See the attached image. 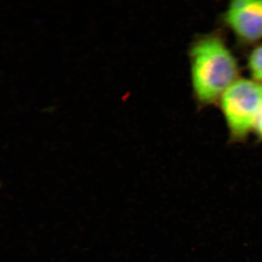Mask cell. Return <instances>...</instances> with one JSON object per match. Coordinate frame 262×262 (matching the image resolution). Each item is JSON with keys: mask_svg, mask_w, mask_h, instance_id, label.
I'll use <instances>...</instances> for the list:
<instances>
[{"mask_svg": "<svg viewBox=\"0 0 262 262\" xmlns=\"http://www.w3.org/2000/svg\"><path fill=\"white\" fill-rule=\"evenodd\" d=\"M189 56L193 93L201 104L214 102L237 80V62L220 37L198 38Z\"/></svg>", "mask_w": 262, "mask_h": 262, "instance_id": "obj_1", "label": "cell"}, {"mask_svg": "<svg viewBox=\"0 0 262 262\" xmlns=\"http://www.w3.org/2000/svg\"><path fill=\"white\" fill-rule=\"evenodd\" d=\"M221 107L232 136L243 139L251 129L262 111V84L239 79L221 96Z\"/></svg>", "mask_w": 262, "mask_h": 262, "instance_id": "obj_2", "label": "cell"}, {"mask_svg": "<svg viewBox=\"0 0 262 262\" xmlns=\"http://www.w3.org/2000/svg\"><path fill=\"white\" fill-rule=\"evenodd\" d=\"M225 19L232 31L244 40L262 39V0L231 2Z\"/></svg>", "mask_w": 262, "mask_h": 262, "instance_id": "obj_3", "label": "cell"}, {"mask_svg": "<svg viewBox=\"0 0 262 262\" xmlns=\"http://www.w3.org/2000/svg\"><path fill=\"white\" fill-rule=\"evenodd\" d=\"M248 67L253 78L262 84V45L251 52L248 58Z\"/></svg>", "mask_w": 262, "mask_h": 262, "instance_id": "obj_4", "label": "cell"}, {"mask_svg": "<svg viewBox=\"0 0 262 262\" xmlns=\"http://www.w3.org/2000/svg\"><path fill=\"white\" fill-rule=\"evenodd\" d=\"M254 128L256 129L258 135L262 139V111L258 116L257 120H256V124H255Z\"/></svg>", "mask_w": 262, "mask_h": 262, "instance_id": "obj_5", "label": "cell"}]
</instances>
